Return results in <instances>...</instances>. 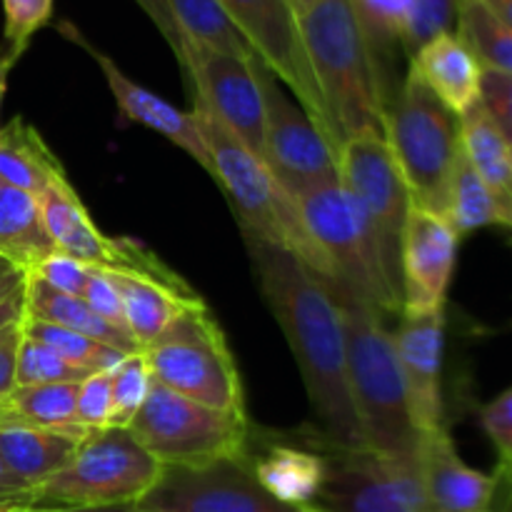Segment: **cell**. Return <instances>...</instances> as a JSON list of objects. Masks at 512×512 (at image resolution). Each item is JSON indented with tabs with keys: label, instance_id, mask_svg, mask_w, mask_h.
<instances>
[{
	"label": "cell",
	"instance_id": "cell-48",
	"mask_svg": "<svg viewBox=\"0 0 512 512\" xmlns=\"http://www.w3.org/2000/svg\"><path fill=\"white\" fill-rule=\"evenodd\" d=\"M25 285L23 290H18L15 295H10V298H5L3 303H0V328H5L8 323H13V320H20L25 315Z\"/></svg>",
	"mask_w": 512,
	"mask_h": 512
},
{
	"label": "cell",
	"instance_id": "cell-5",
	"mask_svg": "<svg viewBox=\"0 0 512 512\" xmlns=\"http://www.w3.org/2000/svg\"><path fill=\"white\" fill-rule=\"evenodd\" d=\"M385 140L415 208L445 218L450 183L463 153L460 115L435 98L428 85L408 70L385 110Z\"/></svg>",
	"mask_w": 512,
	"mask_h": 512
},
{
	"label": "cell",
	"instance_id": "cell-51",
	"mask_svg": "<svg viewBox=\"0 0 512 512\" xmlns=\"http://www.w3.org/2000/svg\"><path fill=\"white\" fill-rule=\"evenodd\" d=\"M478 3H483L495 18H500L512 28V0H478Z\"/></svg>",
	"mask_w": 512,
	"mask_h": 512
},
{
	"label": "cell",
	"instance_id": "cell-56",
	"mask_svg": "<svg viewBox=\"0 0 512 512\" xmlns=\"http://www.w3.org/2000/svg\"><path fill=\"white\" fill-rule=\"evenodd\" d=\"M510 155H512V145H510Z\"/></svg>",
	"mask_w": 512,
	"mask_h": 512
},
{
	"label": "cell",
	"instance_id": "cell-7",
	"mask_svg": "<svg viewBox=\"0 0 512 512\" xmlns=\"http://www.w3.org/2000/svg\"><path fill=\"white\" fill-rule=\"evenodd\" d=\"M143 355L163 388L213 410L245 413L238 365L205 303L185 310Z\"/></svg>",
	"mask_w": 512,
	"mask_h": 512
},
{
	"label": "cell",
	"instance_id": "cell-54",
	"mask_svg": "<svg viewBox=\"0 0 512 512\" xmlns=\"http://www.w3.org/2000/svg\"><path fill=\"white\" fill-rule=\"evenodd\" d=\"M5 420V403H0V423Z\"/></svg>",
	"mask_w": 512,
	"mask_h": 512
},
{
	"label": "cell",
	"instance_id": "cell-9",
	"mask_svg": "<svg viewBox=\"0 0 512 512\" xmlns=\"http://www.w3.org/2000/svg\"><path fill=\"white\" fill-rule=\"evenodd\" d=\"M310 238L328 260L333 278L348 285L360 300L373 305L388 318H400L403 310L395 303L378 250L370 235L368 220L358 200L343 188V183L320 185L295 198Z\"/></svg>",
	"mask_w": 512,
	"mask_h": 512
},
{
	"label": "cell",
	"instance_id": "cell-38",
	"mask_svg": "<svg viewBox=\"0 0 512 512\" xmlns=\"http://www.w3.org/2000/svg\"><path fill=\"white\" fill-rule=\"evenodd\" d=\"M55 0H3L5 45L28 48L30 38L53 18Z\"/></svg>",
	"mask_w": 512,
	"mask_h": 512
},
{
	"label": "cell",
	"instance_id": "cell-41",
	"mask_svg": "<svg viewBox=\"0 0 512 512\" xmlns=\"http://www.w3.org/2000/svg\"><path fill=\"white\" fill-rule=\"evenodd\" d=\"M480 425L498 453V470L512 473V388L480 408Z\"/></svg>",
	"mask_w": 512,
	"mask_h": 512
},
{
	"label": "cell",
	"instance_id": "cell-47",
	"mask_svg": "<svg viewBox=\"0 0 512 512\" xmlns=\"http://www.w3.org/2000/svg\"><path fill=\"white\" fill-rule=\"evenodd\" d=\"M498 473V488H495L490 512H512V473L495 468Z\"/></svg>",
	"mask_w": 512,
	"mask_h": 512
},
{
	"label": "cell",
	"instance_id": "cell-32",
	"mask_svg": "<svg viewBox=\"0 0 512 512\" xmlns=\"http://www.w3.org/2000/svg\"><path fill=\"white\" fill-rule=\"evenodd\" d=\"M445 218L460 238L480 228H488V225H500V213L495 208L493 195L485 188L465 153H460L458 165H455Z\"/></svg>",
	"mask_w": 512,
	"mask_h": 512
},
{
	"label": "cell",
	"instance_id": "cell-45",
	"mask_svg": "<svg viewBox=\"0 0 512 512\" xmlns=\"http://www.w3.org/2000/svg\"><path fill=\"white\" fill-rule=\"evenodd\" d=\"M0 503L28 505V488L10 475V470L5 468L3 460H0Z\"/></svg>",
	"mask_w": 512,
	"mask_h": 512
},
{
	"label": "cell",
	"instance_id": "cell-22",
	"mask_svg": "<svg viewBox=\"0 0 512 512\" xmlns=\"http://www.w3.org/2000/svg\"><path fill=\"white\" fill-rule=\"evenodd\" d=\"M410 73L418 75L435 98L443 100L455 115H465L480 100L483 65L460 35H435L410 55Z\"/></svg>",
	"mask_w": 512,
	"mask_h": 512
},
{
	"label": "cell",
	"instance_id": "cell-50",
	"mask_svg": "<svg viewBox=\"0 0 512 512\" xmlns=\"http://www.w3.org/2000/svg\"><path fill=\"white\" fill-rule=\"evenodd\" d=\"M25 285V273H20V270L15 268H8L0 273V303H3L5 298H10V295H15L18 290H23Z\"/></svg>",
	"mask_w": 512,
	"mask_h": 512
},
{
	"label": "cell",
	"instance_id": "cell-4",
	"mask_svg": "<svg viewBox=\"0 0 512 512\" xmlns=\"http://www.w3.org/2000/svg\"><path fill=\"white\" fill-rule=\"evenodd\" d=\"M200 135L208 148L213 178L228 193L243 233L290 250L320 278H333L328 260L318 250L303 223L298 203L273 178L268 165L255 158L240 140L220 128L205 110L193 108Z\"/></svg>",
	"mask_w": 512,
	"mask_h": 512
},
{
	"label": "cell",
	"instance_id": "cell-39",
	"mask_svg": "<svg viewBox=\"0 0 512 512\" xmlns=\"http://www.w3.org/2000/svg\"><path fill=\"white\" fill-rule=\"evenodd\" d=\"M113 418V378L110 370L88 375L78 388V423L85 430L110 428Z\"/></svg>",
	"mask_w": 512,
	"mask_h": 512
},
{
	"label": "cell",
	"instance_id": "cell-36",
	"mask_svg": "<svg viewBox=\"0 0 512 512\" xmlns=\"http://www.w3.org/2000/svg\"><path fill=\"white\" fill-rule=\"evenodd\" d=\"M88 375L93 373L78 368L60 353H55L53 348L23 333V343L18 350V368H15V385L18 388L50 383H83Z\"/></svg>",
	"mask_w": 512,
	"mask_h": 512
},
{
	"label": "cell",
	"instance_id": "cell-27",
	"mask_svg": "<svg viewBox=\"0 0 512 512\" xmlns=\"http://www.w3.org/2000/svg\"><path fill=\"white\" fill-rule=\"evenodd\" d=\"M463 153L485 183L500 213V225L512 230V155L510 145L495 130L485 110L478 105L460 115Z\"/></svg>",
	"mask_w": 512,
	"mask_h": 512
},
{
	"label": "cell",
	"instance_id": "cell-34",
	"mask_svg": "<svg viewBox=\"0 0 512 512\" xmlns=\"http://www.w3.org/2000/svg\"><path fill=\"white\" fill-rule=\"evenodd\" d=\"M373 48L375 58L380 63V53H390L395 45L403 48V35L408 28L410 13H413V0H350Z\"/></svg>",
	"mask_w": 512,
	"mask_h": 512
},
{
	"label": "cell",
	"instance_id": "cell-13",
	"mask_svg": "<svg viewBox=\"0 0 512 512\" xmlns=\"http://www.w3.org/2000/svg\"><path fill=\"white\" fill-rule=\"evenodd\" d=\"M220 3L255 58L288 88L300 108L318 125L320 133L335 145V150H340L305 53L300 18L290 0H220Z\"/></svg>",
	"mask_w": 512,
	"mask_h": 512
},
{
	"label": "cell",
	"instance_id": "cell-33",
	"mask_svg": "<svg viewBox=\"0 0 512 512\" xmlns=\"http://www.w3.org/2000/svg\"><path fill=\"white\" fill-rule=\"evenodd\" d=\"M23 333L28 335V338L53 348L55 353H60L65 360H70V363L78 365V368L88 370V373L113 370L115 365L125 358V353L108 348V345L98 343V340H90L85 338V335L75 333V330L45 323V320L28 318V315H23Z\"/></svg>",
	"mask_w": 512,
	"mask_h": 512
},
{
	"label": "cell",
	"instance_id": "cell-16",
	"mask_svg": "<svg viewBox=\"0 0 512 512\" xmlns=\"http://www.w3.org/2000/svg\"><path fill=\"white\" fill-rule=\"evenodd\" d=\"M40 215L55 250L90 268L103 270H163L165 265L143 245L128 238H110L93 223L68 178L38 195Z\"/></svg>",
	"mask_w": 512,
	"mask_h": 512
},
{
	"label": "cell",
	"instance_id": "cell-46",
	"mask_svg": "<svg viewBox=\"0 0 512 512\" xmlns=\"http://www.w3.org/2000/svg\"><path fill=\"white\" fill-rule=\"evenodd\" d=\"M23 48H13V45H5L0 48V108H3V98H5V90H8V78H10V70L15 68V63L20 60L23 55ZM3 128V125H0Z\"/></svg>",
	"mask_w": 512,
	"mask_h": 512
},
{
	"label": "cell",
	"instance_id": "cell-6",
	"mask_svg": "<svg viewBox=\"0 0 512 512\" xmlns=\"http://www.w3.org/2000/svg\"><path fill=\"white\" fill-rule=\"evenodd\" d=\"M163 465L128 428L90 430L60 473L28 490L25 508H118L158 483Z\"/></svg>",
	"mask_w": 512,
	"mask_h": 512
},
{
	"label": "cell",
	"instance_id": "cell-3",
	"mask_svg": "<svg viewBox=\"0 0 512 512\" xmlns=\"http://www.w3.org/2000/svg\"><path fill=\"white\" fill-rule=\"evenodd\" d=\"M340 310L348 355V385L368 450L395 458L420 453V433L410 418L393 330L380 310L360 300L338 278H320Z\"/></svg>",
	"mask_w": 512,
	"mask_h": 512
},
{
	"label": "cell",
	"instance_id": "cell-28",
	"mask_svg": "<svg viewBox=\"0 0 512 512\" xmlns=\"http://www.w3.org/2000/svg\"><path fill=\"white\" fill-rule=\"evenodd\" d=\"M63 178H68L63 165L33 125L13 118L0 128V183L38 198Z\"/></svg>",
	"mask_w": 512,
	"mask_h": 512
},
{
	"label": "cell",
	"instance_id": "cell-11",
	"mask_svg": "<svg viewBox=\"0 0 512 512\" xmlns=\"http://www.w3.org/2000/svg\"><path fill=\"white\" fill-rule=\"evenodd\" d=\"M325 458V475L308 510L313 512H428L420 453L410 458L348 450L313 435Z\"/></svg>",
	"mask_w": 512,
	"mask_h": 512
},
{
	"label": "cell",
	"instance_id": "cell-44",
	"mask_svg": "<svg viewBox=\"0 0 512 512\" xmlns=\"http://www.w3.org/2000/svg\"><path fill=\"white\" fill-rule=\"evenodd\" d=\"M20 343H23V318L0 328V403L18 388L15 368H18Z\"/></svg>",
	"mask_w": 512,
	"mask_h": 512
},
{
	"label": "cell",
	"instance_id": "cell-29",
	"mask_svg": "<svg viewBox=\"0 0 512 512\" xmlns=\"http://www.w3.org/2000/svg\"><path fill=\"white\" fill-rule=\"evenodd\" d=\"M163 5L175 33V45L170 48L175 58H180L185 45H198L235 58L255 60V53L228 18L220 0H163Z\"/></svg>",
	"mask_w": 512,
	"mask_h": 512
},
{
	"label": "cell",
	"instance_id": "cell-53",
	"mask_svg": "<svg viewBox=\"0 0 512 512\" xmlns=\"http://www.w3.org/2000/svg\"><path fill=\"white\" fill-rule=\"evenodd\" d=\"M15 505H18V503H0V512L8 510V508H15Z\"/></svg>",
	"mask_w": 512,
	"mask_h": 512
},
{
	"label": "cell",
	"instance_id": "cell-52",
	"mask_svg": "<svg viewBox=\"0 0 512 512\" xmlns=\"http://www.w3.org/2000/svg\"><path fill=\"white\" fill-rule=\"evenodd\" d=\"M318 3L320 0H290V5H293L295 13H298V18L305 13V10H310L313 5H318Z\"/></svg>",
	"mask_w": 512,
	"mask_h": 512
},
{
	"label": "cell",
	"instance_id": "cell-37",
	"mask_svg": "<svg viewBox=\"0 0 512 512\" xmlns=\"http://www.w3.org/2000/svg\"><path fill=\"white\" fill-rule=\"evenodd\" d=\"M458 8L460 0H413V13L403 35V50L408 58L435 35L453 33Z\"/></svg>",
	"mask_w": 512,
	"mask_h": 512
},
{
	"label": "cell",
	"instance_id": "cell-1",
	"mask_svg": "<svg viewBox=\"0 0 512 512\" xmlns=\"http://www.w3.org/2000/svg\"><path fill=\"white\" fill-rule=\"evenodd\" d=\"M258 288L295 355L320 430L348 450L368 448L348 385L340 310L320 275L280 245L243 233Z\"/></svg>",
	"mask_w": 512,
	"mask_h": 512
},
{
	"label": "cell",
	"instance_id": "cell-21",
	"mask_svg": "<svg viewBox=\"0 0 512 512\" xmlns=\"http://www.w3.org/2000/svg\"><path fill=\"white\" fill-rule=\"evenodd\" d=\"M123 298L125 328L140 350L153 345L188 308L203 305L170 268L163 270H108Z\"/></svg>",
	"mask_w": 512,
	"mask_h": 512
},
{
	"label": "cell",
	"instance_id": "cell-8",
	"mask_svg": "<svg viewBox=\"0 0 512 512\" xmlns=\"http://www.w3.org/2000/svg\"><path fill=\"white\" fill-rule=\"evenodd\" d=\"M128 430L160 465H203L240 458L250 440L245 413L213 410L155 380Z\"/></svg>",
	"mask_w": 512,
	"mask_h": 512
},
{
	"label": "cell",
	"instance_id": "cell-14",
	"mask_svg": "<svg viewBox=\"0 0 512 512\" xmlns=\"http://www.w3.org/2000/svg\"><path fill=\"white\" fill-rule=\"evenodd\" d=\"M135 508L143 512H313L273 498L243 455L203 465H163L158 483Z\"/></svg>",
	"mask_w": 512,
	"mask_h": 512
},
{
	"label": "cell",
	"instance_id": "cell-24",
	"mask_svg": "<svg viewBox=\"0 0 512 512\" xmlns=\"http://www.w3.org/2000/svg\"><path fill=\"white\" fill-rule=\"evenodd\" d=\"M85 435L0 423V460L30 490L60 473L75 458Z\"/></svg>",
	"mask_w": 512,
	"mask_h": 512
},
{
	"label": "cell",
	"instance_id": "cell-30",
	"mask_svg": "<svg viewBox=\"0 0 512 512\" xmlns=\"http://www.w3.org/2000/svg\"><path fill=\"white\" fill-rule=\"evenodd\" d=\"M78 388L80 383H50L15 388L5 403L3 423L33 425V428L63 430V433L85 435L78 423Z\"/></svg>",
	"mask_w": 512,
	"mask_h": 512
},
{
	"label": "cell",
	"instance_id": "cell-43",
	"mask_svg": "<svg viewBox=\"0 0 512 512\" xmlns=\"http://www.w3.org/2000/svg\"><path fill=\"white\" fill-rule=\"evenodd\" d=\"M83 300L88 303L90 310H95V313L100 315V318L118 325V328H125L123 298H120L118 285H115V280L110 278L108 270L90 268V278L83 290Z\"/></svg>",
	"mask_w": 512,
	"mask_h": 512
},
{
	"label": "cell",
	"instance_id": "cell-55",
	"mask_svg": "<svg viewBox=\"0 0 512 512\" xmlns=\"http://www.w3.org/2000/svg\"><path fill=\"white\" fill-rule=\"evenodd\" d=\"M10 265L8 263H3V260H0V273H3V270H8Z\"/></svg>",
	"mask_w": 512,
	"mask_h": 512
},
{
	"label": "cell",
	"instance_id": "cell-19",
	"mask_svg": "<svg viewBox=\"0 0 512 512\" xmlns=\"http://www.w3.org/2000/svg\"><path fill=\"white\" fill-rule=\"evenodd\" d=\"M393 338L415 430L420 435H428L445 428V310H438V313L400 315V325L393 333Z\"/></svg>",
	"mask_w": 512,
	"mask_h": 512
},
{
	"label": "cell",
	"instance_id": "cell-12",
	"mask_svg": "<svg viewBox=\"0 0 512 512\" xmlns=\"http://www.w3.org/2000/svg\"><path fill=\"white\" fill-rule=\"evenodd\" d=\"M258 78L265 100L263 163L290 198L338 183V150L300 108L298 100L258 60Z\"/></svg>",
	"mask_w": 512,
	"mask_h": 512
},
{
	"label": "cell",
	"instance_id": "cell-17",
	"mask_svg": "<svg viewBox=\"0 0 512 512\" xmlns=\"http://www.w3.org/2000/svg\"><path fill=\"white\" fill-rule=\"evenodd\" d=\"M460 235L448 218L430 210H410L403 235V315L438 313L445 310L458 260Z\"/></svg>",
	"mask_w": 512,
	"mask_h": 512
},
{
	"label": "cell",
	"instance_id": "cell-10",
	"mask_svg": "<svg viewBox=\"0 0 512 512\" xmlns=\"http://www.w3.org/2000/svg\"><path fill=\"white\" fill-rule=\"evenodd\" d=\"M340 183L358 200L375 250H378L380 268L385 283L393 293L395 303L403 310V273H400V255H403V235L408 215L413 210V198L405 185L403 173L393 158L388 140L380 135H360L350 138L338 150Z\"/></svg>",
	"mask_w": 512,
	"mask_h": 512
},
{
	"label": "cell",
	"instance_id": "cell-40",
	"mask_svg": "<svg viewBox=\"0 0 512 512\" xmlns=\"http://www.w3.org/2000/svg\"><path fill=\"white\" fill-rule=\"evenodd\" d=\"M478 103L505 143L512 145V75L483 68Z\"/></svg>",
	"mask_w": 512,
	"mask_h": 512
},
{
	"label": "cell",
	"instance_id": "cell-23",
	"mask_svg": "<svg viewBox=\"0 0 512 512\" xmlns=\"http://www.w3.org/2000/svg\"><path fill=\"white\" fill-rule=\"evenodd\" d=\"M243 458L258 483L285 505L310 508L323 485L325 458L313 438H308V445L270 443L258 455L245 450Z\"/></svg>",
	"mask_w": 512,
	"mask_h": 512
},
{
	"label": "cell",
	"instance_id": "cell-2",
	"mask_svg": "<svg viewBox=\"0 0 512 512\" xmlns=\"http://www.w3.org/2000/svg\"><path fill=\"white\" fill-rule=\"evenodd\" d=\"M300 35L338 145L360 135L385 138L388 83L350 0H320L305 10Z\"/></svg>",
	"mask_w": 512,
	"mask_h": 512
},
{
	"label": "cell",
	"instance_id": "cell-42",
	"mask_svg": "<svg viewBox=\"0 0 512 512\" xmlns=\"http://www.w3.org/2000/svg\"><path fill=\"white\" fill-rule=\"evenodd\" d=\"M28 275H35V278H40L43 283H48L50 288L60 290V293L73 295V298H83V290L90 278V265L80 263V260L55 250L50 258H45L43 263Z\"/></svg>",
	"mask_w": 512,
	"mask_h": 512
},
{
	"label": "cell",
	"instance_id": "cell-31",
	"mask_svg": "<svg viewBox=\"0 0 512 512\" xmlns=\"http://www.w3.org/2000/svg\"><path fill=\"white\" fill-rule=\"evenodd\" d=\"M455 33L488 70L512 75V28L478 0H460Z\"/></svg>",
	"mask_w": 512,
	"mask_h": 512
},
{
	"label": "cell",
	"instance_id": "cell-26",
	"mask_svg": "<svg viewBox=\"0 0 512 512\" xmlns=\"http://www.w3.org/2000/svg\"><path fill=\"white\" fill-rule=\"evenodd\" d=\"M53 253L38 198L0 183V260L28 275Z\"/></svg>",
	"mask_w": 512,
	"mask_h": 512
},
{
	"label": "cell",
	"instance_id": "cell-20",
	"mask_svg": "<svg viewBox=\"0 0 512 512\" xmlns=\"http://www.w3.org/2000/svg\"><path fill=\"white\" fill-rule=\"evenodd\" d=\"M420 470L428 512H490L498 473L470 468L448 428L420 435Z\"/></svg>",
	"mask_w": 512,
	"mask_h": 512
},
{
	"label": "cell",
	"instance_id": "cell-35",
	"mask_svg": "<svg viewBox=\"0 0 512 512\" xmlns=\"http://www.w3.org/2000/svg\"><path fill=\"white\" fill-rule=\"evenodd\" d=\"M113 418H110V428H130L135 415L148 400L150 388H153V373L148 368L143 350L133 355H125L113 370Z\"/></svg>",
	"mask_w": 512,
	"mask_h": 512
},
{
	"label": "cell",
	"instance_id": "cell-18",
	"mask_svg": "<svg viewBox=\"0 0 512 512\" xmlns=\"http://www.w3.org/2000/svg\"><path fill=\"white\" fill-rule=\"evenodd\" d=\"M58 30L63 38H68L70 43L83 48L85 53L93 58V63L98 65L100 73H103L105 83H108L110 93H113L115 98V105H118L120 115H123L125 120L163 135L165 140H170V143L178 145L180 150H185L195 163L203 165L208 173H213L208 148H205V140L203 135H200V128L198 123H195L193 113H185V110L175 108L173 103L160 98L158 93L135 83L130 75L123 73V68H120L108 53H103L98 45H93L85 38L83 30H80L78 25L63 20V23H58Z\"/></svg>",
	"mask_w": 512,
	"mask_h": 512
},
{
	"label": "cell",
	"instance_id": "cell-15",
	"mask_svg": "<svg viewBox=\"0 0 512 512\" xmlns=\"http://www.w3.org/2000/svg\"><path fill=\"white\" fill-rule=\"evenodd\" d=\"M195 93V108L205 110L255 158L265 150V100L258 78V58L243 60L218 50L185 45L178 58Z\"/></svg>",
	"mask_w": 512,
	"mask_h": 512
},
{
	"label": "cell",
	"instance_id": "cell-49",
	"mask_svg": "<svg viewBox=\"0 0 512 512\" xmlns=\"http://www.w3.org/2000/svg\"><path fill=\"white\" fill-rule=\"evenodd\" d=\"M3 512H143L135 505H118V508H25V505H15Z\"/></svg>",
	"mask_w": 512,
	"mask_h": 512
},
{
	"label": "cell",
	"instance_id": "cell-25",
	"mask_svg": "<svg viewBox=\"0 0 512 512\" xmlns=\"http://www.w3.org/2000/svg\"><path fill=\"white\" fill-rule=\"evenodd\" d=\"M25 315L35 320H45V323L60 325V328L75 330V333L85 335L90 340L108 345V348L120 350L125 355L140 353V345L135 343L133 335L125 328L108 323L100 318L95 310L88 308L83 298H73L60 290L50 288L35 275H25Z\"/></svg>",
	"mask_w": 512,
	"mask_h": 512
}]
</instances>
